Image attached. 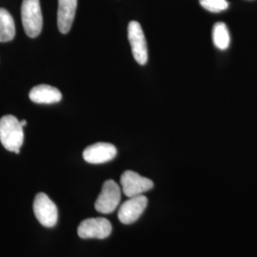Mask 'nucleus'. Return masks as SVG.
I'll use <instances>...</instances> for the list:
<instances>
[{"mask_svg": "<svg viewBox=\"0 0 257 257\" xmlns=\"http://www.w3.org/2000/svg\"><path fill=\"white\" fill-rule=\"evenodd\" d=\"M23 126L16 116L4 115L0 118V141L3 147L16 154L23 145Z\"/></svg>", "mask_w": 257, "mask_h": 257, "instance_id": "obj_1", "label": "nucleus"}, {"mask_svg": "<svg viewBox=\"0 0 257 257\" xmlns=\"http://www.w3.org/2000/svg\"><path fill=\"white\" fill-rule=\"evenodd\" d=\"M117 155L115 146L110 143L98 142L86 148L83 152V158L90 164H103L111 161Z\"/></svg>", "mask_w": 257, "mask_h": 257, "instance_id": "obj_9", "label": "nucleus"}, {"mask_svg": "<svg viewBox=\"0 0 257 257\" xmlns=\"http://www.w3.org/2000/svg\"><path fill=\"white\" fill-rule=\"evenodd\" d=\"M199 3L204 9L211 13H220L229 7L227 0H199Z\"/></svg>", "mask_w": 257, "mask_h": 257, "instance_id": "obj_14", "label": "nucleus"}, {"mask_svg": "<svg viewBox=\"0 0 257 257\" xmlns=\"http://www.w3.org/2000/svg\"><path fill=\"white\" fill-rule=\"evenodd\" d=\"M21 19L28 37H38L43 27V18L39 0H23L21 6Z\"/></svg>", "mask_w": 257, "mask_h": 257, "instance_id": "obj_2", "label": "nucleus"}, {"mask_svg": "<svg viewBox=\"0 0 257 257\" xmlns=\"http://www.w3.org/2000/svg\"><path fill=\"white\" fill-rule=\"evenodd\" d=\"M34 212L38 222L47 228L55 227L58 220V210L46 193H37L34 201Z\"/></svg>", "mask_w": 257, "mask_h": 257, "instance_id": "obj_4", "label": "nucleus"}, {"mask_svg": "<svg viewBox=\"0 0 257 257\" xmlns=\"http://www.w3.org/2000/svg\"><path fill=\"white\" fill-rule=\"evenodd\" d=\"M77 0H58L57 26L61 34L70 32L74 23Z\"/></svg>", "mask_w": 257, "mask_h": 257, "instance_id": "obj_10", "label": "nucleus"}, {"mask_svg": "<svg viewBox=\"0 0 257 257\" xmlns=\"http://www.w3.org/2000/svg\"><path fill=\"white\" fill-rule=\"evenodd\" d=\"M120 184L122 192L128 198L143 195V193L154 188V182L151 179L144 177L134 171L124 172L121 175Z\"/></svg>", "mask_w": 257, "mask_h": 257, "instance_id": "obj_5", "label": "nucleus"}, {"mask_svg": "<svg viewBox=\"0 0 257 257\" xmlns=\"http://www.w3.org/2000/svg\"><path fill=\"white\" fill-rule=\"evenodd\" d=\"M148 198L145 195L130 197L120 206L118 219L125 225L135 223L147 208Z\"/></svg>", "mask_w": 257, "mask_h": 257, "instance_id": "obj_8", "label": "nucleus"}, {"mask_svg": "<svg viewBox=\"0 0 257 257\" xmlns=\"http://www.w3.org/2000/svg\"><path fill=\"white\" fill-rule=\"evenodd\" d=\"M121 200V189L118 184L113 180H107L102 186L101 193H99L94 208L98 212L104 214L111 213L118 207Z\"/></svg>", "mask_w": 257, "mask_h": 257, "instance_id": "obj_3", "label": "nucleus"}, {"mask_svg": "<svg viewBox=\"0 0 257 257\" xmlns=\"http://www.w3.org/2000/svg\"><path fill=\"white\" fill-rule=\"evenodd\" d=\"M128 39L136 61L138 64H147V42L142 27L138 21H131L128 23Z\"/></svg>", "mask_w": 257, "mask_h": 257, "instance_id": "obj_6", "label": "nucleus"}, {"mask_svg": "<svg viewBox=\"0 0 257 257\" xmlns=\"http://www.w3.org/2000/svg\"><path fill=\"white\" fill-rule=\"evenodd\" d=\"M111 230L110 221L103 217H96L82 221L78 226L77 233L80 238L105 239L110 236Z\"/></svg>", "mask_w": 257, "mask_h": 257, "instance_id": "obj_7", "label": "nucleus"}, {"mask_svg": "<svg viewBox=\"0 0 257 257\" xmlns=\"http://www.w3.org/2000/svg\"><path fill=\"white\" fill-rule=\"evenodd\" d=\"M29 97L37 104H54L62 99V93L55 87L42 84L34 87L29 93Z\"/></svg>", "mask_w": 257, "mask_h": 257, "instance_id": "obj_11", "label": "nucleus"}, {"mask_svg": "<svg viewBox=\"0 0 257 257\" xmlns=\"http://www.w3.org/2000/svg\"><path fill=\"white\" fill-rule=\"evenodd\" d=\"M20 123H21V125L24 127V126H26V124H27V121H26V120H22V121H20Z\"/></svg>", "mask_w": 257, "mask_h": 257, "instance_id": "obj_15", "label": "nucleus"}, {"mask_svg": "<svg viewBox=\"0 0 257 257\" xmlns=\"http://www.w3.org/2000/svg\"><path fill=\"white\" fill-rule=\"evenodd\" d=\"M16 37V24L7 10L0 8V42H9Z\"/></svg>", "mask_w": 257, "mask_h": 257, "instance_id": "obj_12", "label": "nucleus"}, {"mask_svg": "<svg viewBox=\"0 0 257 257\" xmlns=\"http://www.w3.org/2000/svg\"><path fill=\"white\" fill-rule=\"evenodd\" d=\"M213 44L219 50H226L230 46V37L228 27L223 22H217L212 29Z\"/></svg>", "mask_w": 257, "mask_h": 257, "instance_id": "obj_13", "label": "nucleus"}]
</instances>
